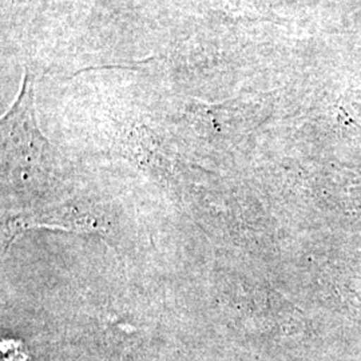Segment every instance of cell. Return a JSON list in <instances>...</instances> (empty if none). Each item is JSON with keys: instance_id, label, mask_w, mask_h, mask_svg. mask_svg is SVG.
I'll list each match as a JSON object with an SVG mask.
<instances>
[{"instance_id": "1", "label": "cell", "mask_w": 361, "mask_h": 361, "mask_svg": "<svg viewBox=\"0 0 361 361\" xmlns=\"http://www.w3.org/2000/svg\"><path fill=\"white\" fill-rule=\"evenodd\" d=\"M3 161L13 168H49L51 146L39 130L34 91L28 71L25 73L22 89L11 110L1 119Z\"/></svg>"}]
</instances>
